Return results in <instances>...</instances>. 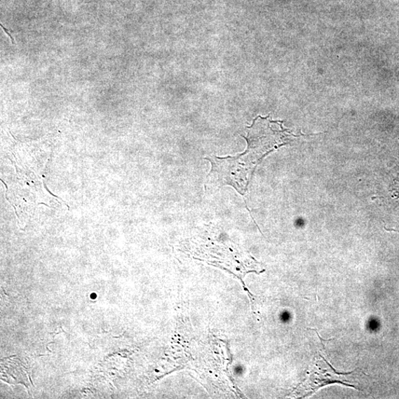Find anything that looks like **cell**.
I'll return each mask as SVG.
<instances>
[{
    "label": "cell",
    "instance_id": "3",
    "mask_svg": "<svg viewBox=\"0 0 399 399\" xmlns=\"http://www.w3.org/2000/svg\"><path fill=\"white\" fill-rule=\"evenodd\" d=\"M2 27H3V29H4V30L7 32L6 29H5V27H4L3 25H2ZM7 34H8V33H7ZM9 35H10V34H9ZM10 36H11V35H10ZM11 39H13L12 37H11Z\"/></svg>",
    "mask_w": 399,
    "mask_h": 399
},
{
    "label": "cell",
    "instance_id": "1",
    "mask_svg": "<svg viewBox=\"0 0 399 399\" xmlns=\"http://www.w3.org/2000/svg\"><path fill=\"white\" fill-rule=\"evenodd\" d=\"M351 374L337 373L333 367L322 357V360L316 361L309 378L297 388L295 395L302 398L306 397L313 394L326 385L334 383H339L356 389L353 385L347 384L345 382L346 379L343 378L344 376Z\"/></svg>",
    "mask_w": 399,
    "mask_h": 399
},
{
    "label": "cell",
    "instance_id": "2",
    "mask_svg": "<svg viewBox=\"0 0 399 399\" xmlns=\"http://www.w3.org/2000/svg\"><path fill=\"white\" fill-rule=\"evenodd\" d=\"M391 191L395 198H399V175H397L393 182Z\"/></svg>",
    "mask_w": 399,
    "mask_h": 399
}]
</instances>
